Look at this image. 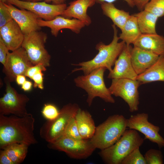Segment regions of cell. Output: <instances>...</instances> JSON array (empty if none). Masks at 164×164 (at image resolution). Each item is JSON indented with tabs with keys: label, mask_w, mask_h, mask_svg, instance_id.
<instances>
[{
	"label": "cell",
	"mask_w": 164,
	"mask_h": 164,
	"mask_svg": "<svg viewBox=\"0 0 164 164\" xmlns=\"http://www.w3.org/2000/svg\"><path fill=\"white\" fill-rule=\"evenodd\" d=\"M101 4L103 14L121 30L131 16L129 12L118 9L113 3L104 2Z\"/></svg>",
	"instance_id": "603a6c76"
},
{
	"label": "cell",
	"mask_w": 164,
	"mask_h": 164,
	"mask_svg": "<svg viewBox=\"0 0 164 164\" xmlns=\"http://www.w3.org/2000/svg\"><path fill=\"white\" fill-rule=\"evenodd\" d=\"M32 86V81L26 80L21 85V89L25 91H28L31 90Z\"/></svg>",
	"instance_id": "f35d334b"
},
{
	"label": "cell",
	"mask_w": 164,
	"mask_h": 164,
	"mask_svg": "<svg viewBox=\"0 0 164 164\" xmlns=\"http://www.w3.org/2000/svg\"><path fill=\"white\" fill-rule=\"evenodd\" d=\"M46 70V67L42 64L33 65L28 69L25 73V76L31 79L33 76L38 71L40 70L44 71Z\"/></svg>",
	"instance_id": "d6a6232c"
},
{
	"label": "cell",
	"mask_w": 164,
	"mask_h": 164,
	"mask_svg": "<svg viewBox=\"0 0 164 164\" xmlns=\"http://www.w3.org/2000/svg\"><path fill=\"white\" fill-rule=\"evenodd\" d=\"M127 128V119L124 116L112 115L96 127L90 141L96 149H104L114 144Z\"/></svg>",
	"instance_id": "3957f363"
},
{
	"label": "cell",
	"mask_w": 164,
	"mask_h": 164,
	"mask_svg": "<svg viewBox=\"0 0 164 164\" xmlns=\"http://www.w3.org/2000/svg\"><path fill=\"white\" fill-rule=\"evenodd\" d=\"M7 0H0V1L3 2H6ZM22 1L34 2V0H22Z\"/></svg>",
	"instance_id": "b9f144b4"
},
{
	"label": "cell",
	"mask_w": 164,
	"mask_h": 164,
	"mask_svg": "<svg viewBox=\"0 0 164 164\" xmlns=\"http://www.w3.org/2000/svg\"><path fill=\"white\" fill-rule=\"evenodd\" d=\"M96 3L95 0H75L71 2L61 15L69 19H75L84 23L86 26L91 23L90 17L87 14L88 8L93 6Z\"/></svg>",
	"instance_id": "e0dca14e"
},
{
	"label": "cell",
	"mask_w": 164,
	"mask_h": 164,
	"mask_svg": "<svg viewBox=\"0 0 164 164\" xmlns=\"http://www.w3.org/2000/svg\"><path fill=\"white\" fill-rule=\"evenodd\" d=\"M41 113L43 116L48 120H53L58 116L60 111L54 104H46L44 105Z\"/></svg>",
	"instance_id": "4dcf8cb0"
},
{
	"label": "cell",
	"mask_w": 164,
	"mask_h": 164,
	"mask_svg": "<svg viewBox=\"0 0 164 164\" xmlns=\"http://www.w3.org/2000/svg\"><path fill=\"white\" fill-rule=\"evenodd\" d=\"M50 149L65 152L70 157L82 159L90 156L96 149L90 139H74L63 136L55 141L48 143Z\"/></svg>",
	"instance_id": "ba28073f"
},
{
	"label": "cell",
	"mask_w": 164,
	"mask_h": 164,
	"mask_svg": "<svg viewBox=\"0 0 164 164\" xmlns=\"http://www.w3.org/2000/svg\"><path fill=\"white\" fill-rule=\"evenodd\" d=\"M13 20L11 14L4 3L0 1V28Z\"/></svg>",
	"instance_id": "1f68e13d"
},
{
	"label": "cell",
	"mask_w": 164,
	"mask_h": 164,
	"mask_svg": "<svg viewBox=\"0 0 164 164\" xmlns=\"http://www.w3.org/2000/svg\"><path fill=\"white\" fill-rule=\"evenodd\" d=\"M33 65L26 51L22 47L11 53L9 52L3 66V71L6 76L4 79L10 82L14 81L17 75H25L28 69Z\"/></svg>",
	"instance_id": "8fae6325"
},
{
	"label": "cell",
	"mask_w": 164,
	"mask_h": 164,
	"mask_svg": "<svg viewBox=\"0 0 164 164\" xmlns=\"http://www.w3.org/2000/svg\"><path fill=\"white\" fill-rule=\"evenodd\" d=\"M24 36L13 19L0 28V38L12 51L21 46Z\"/></svg>",
	"instance_id": "ac0fdd59"
},
{
	"label": "cell",
	"mask_w": 164,
	"mask_h": 164,
	"mask_svg": "<svg viewBox=\"0 0 164 164\" xmlns=\"http://www.w3.org/2000/svg\"><path fill=\"white\" fill-rule=\"evenodd\" d=\"M79 107L76 104L63 106L55 119L47 120L40 128V137L48 143L53 142L62 136L71 118L74 117Z\"/></svg>",
	"instance_id": "8992f818"
},
{
	"label": "cell",
	"mask_w": 164,
	"mask_h": 164,
	"mask_svg": "<svg viewBox=\"0 0 164 164\" xmlns=\"http://www.w3.org/2000/svg\"><path fill=\"white\" fill-rule=\"evenodd\" d=\"M144 10L158 18L164 16V0H150L145 5Z\"/></svg>",
	"instance_id": "4316f807"
},
{
	"label": "cell",
	"mask_w": 164,
	"mask_h": 164,
	"mask_svg": "<svg viewBox=\"0 0 164 164\" xmlns=\"http://www.w3.org/2000/svg\"><path fill=\"white\" fill-rule=\"evenodd\" d=\"M9 2L20 9L30 11L39 18L46 21L52 20L61 15L67 7L64 3L60 5L50 4L44 1L32 2L20 0H8Z\"/></svg>",
	"instance_id": "4fadbf2b"
},
{
	"label": "cell",
	"mask_w": 164,
	"mask_h": 164,
	"mask_svg": "<svg viewBox=\"0 0 164 164\" xmlns=\"http://www.w3.org/2000/svg\"><path fill=\"white\" fill-rule=\"evenodd\" d=\"M133 15L136 18L138 27L142 34L157 33L156 26L158 17L144 10Z\"/></svg>",
	"instance_id": "d4e9b609"
},
{
	"label": "cell",
	"mask_w": 164,
	"mask_h": 164,
	"mask_svg": "<svg viewBox=\"0 0 164 164\" xmlns=\"http://www.w3.org/2000/svg\"><path fill=\"white\" fill-rule=\"evenodd\" d=\"M139 148L135 149L128 155L121 164H146L144 156L140 152Z\"/></svg>",
	"instance_id": "83f0119b"
},
{
	"label": "cell",
	"mask_w": 164,
	"mask_h": 164,
	"mask_svg": "<svg viewBox=\"0 0 164 164\" xmlns=\"http://www.w3.org/2000/svg\"><path fill=\"white\" fill-rule=\"evenodd\" d=\"M130 45L126 44L114 64V67L109 71V79L128 78L135 80L138 76L134 70L131 61Z\"/></svg>",
	"instance_id": "5bb4252c"
},
{
	"label": "cell",
	"mask_w": 164,
	"mask_h": 164,
	"mask_svg": "<svg viewBox=\"0 0 164 164\" xmlns=\"http://www.w3.org/2000/svg\"><path fill=\"white\" fill-rule=\"evenodd\" d=\"M106 69L104 67L98 68L88 74L79 76L74 79L76 86L87 93V101L89 106L91 105L96 97H100L107 102L114 103L115 102L105 84L104 76Z\"/></svg>",
	"instance_id": "5b68a950"
},
{
	"label": "cell",
	"mask_w": 164,
	"mask_h": 164,
	"mask_svg": "<svg viewBox=\"0 0 164 164\" xmlns=\"http://www.w3.org/2000/svg\"><path fill=\"white\" fill-rule=\"evenodd\" d=\"M42 71L40 70L36 73L32 77L31 79L34 81L33 87H38L41 90L44 88L43 84V73Z\"/></svg>",
	"instance_id": "836d02e7"
},
{
	"label": "cell",
	"mask_w": 164,
	"mask_h": 164,
	"mask_svg": "<svg viewBox=\"0 0 164 164\" xmlns=\"http://www.w3.org/2000/svg\"><path fill=\"white\" fill-rule=\"evenodd\" d=\"M35 119L28 113L22 116L0 114V148L13 143L29 146L37 143L34 133Z\"/></svg>",
	"instance_id": "6da1fadb"
},
{
	"label": "cell",
	"mask_w": 164,
	"mask_h": 164,
	"mask_svg": "<svg viewBox=\"0 0 164 164\" xmlns=\"http://www.w3.org/2000/svg\"><path fill=\"white\" fill-rule=\"evenodd\" d=\"M29 145L21 143L10 144L3 149L13 164L22 163L26 158L28 152Z\"/></svg>",
	"instance_id": "484cf974"
},
{
	"label": "cell",
	"mask_w": 164,
	"mask_h": 164,
	"mask_svg": "<svg viewBox=\"0 0 164 164\" xmlns=\"http://www.w3.org/2000/svg\"><path fill=\"white\" fill-rule=\"evenodd\" d=\"M5 93L0 98V114L22 116L28 113L26 107L29 100L26 95L18 93L8 80L4 79Z\"/></svg>",
	"instance_id": "9c48e42d"
},
{
	"label": "cell",
	"mask_w": 164,
	"mask_h": 164,
	"mask_svg": "<svg viewBox=\"0 0 164 164\" xmlns=\"http://www.w3.org/2000/svg\"><path fill=\"white\" fill-rule=\"evenodd\" d=\"M144 140L136 130L126 129L114 144L101 150L100 155L106 164H121L128 155L143 144Z\"/></svg>",
	"instance_id": "277c9868"
},
{
	"label": "cell",
	"mask_w": 164,
	"mask_h": 164,
	"mask_svg": "<svg viewBox=\"0 0 164 164\" xmlns=\"http://www.w3.org/2000/svg\"><path fill=\"white\" fill-rule=\"evenodd\" d=\"M66 0H34V2L43 1L47 3H52L54 5H60L65 3Z\"/></svg>",
	"instance_id": "60d3db41"
},
{
	"label": "cell",
	"mask_w": 164,
	"mask_h": 164,
	"mask_svg": "<svg viewBox=\"0 0 164 164\" xmlns=\"http://www.w3.org/2000/svg\"><path fill=\"white\" fill-rule=\"evenodd\" d=\"M26 76L23 75H19L16 77L15 81L19 85H22L26 80Z\"/></svg>",
	"instance_id": "ab89813d"
},
{
	"label": "cell",
	"mask_w": 164,
	"mask_h": 164,
	"mask_svg": "<svg viewBox=\"0 0 164 164\" xmlns=\"http://www.w3.org/2000/svg\"><path fill=\"white\" fill-rule=\"evenodd\" d=\"M75 118L79 132L82 138L88 139L91 138L96 127L90 113L79 108Z\"/></svg>",
	"instance_id": "44dd1931"
},
{
	"label": "cell",
	"mask_w": 164,
	"mask_h": 164,
	"mask_svg": "<svg viewBox=\"0 0 164 164\" xmlns=\"http://www.w3.org/2000/svg\"><path fill=\"white\" fill-rule=\"evenodd\" d=\"M138 80L128 78L112 79L108 88L112 95L122 98L127 103L130 112L138 109L139 94L138 90L141 85Z\"/></svg>",
	"instance_id": "30bf717a"
},
{
	"label": "cell",
	"mask_w": 164,
	"mask_h": 164,
	"mask_svg": "<svg viewBox=\"0 0 164 164\" xmlns=\"http://www.w3.org/2000/svg\"><path fill=\"white\" fill-rule=\"evenodd\" d=\"M63 136H66L76 139H83L79 132L75 116L70 120Z\"/></svg>",
	"instance_id": "f546056e"
},
{
	"label": "cell",
	"mask_w": 164,
	"mask_h": 164,
	"mask_svg": "<svg viewBox=\"0 0 164 164\" xmlns=\"http://www.w3.org/2000/svg\"><path fill=\"white\" fill-rule=\"evenodd\" d=\"M47 36L41 31H34L24 36L21 46L26 51L33 65H50L51 56L45 47Z\"/></svg>",
	"instance_id": "52a82bcc"
},
{
	"label": "cell",
	"mask_w": 164,
	"mask_h": 164,
	"mask_svg": "<svg viewBox=\"0 0 164 164\" xmlns=\"http://www.w3.org/2000/svg\"><path fill=\"white\" fill-rule=\"evenodd\" d=\"M0 164H13L5 150L1 149L0 151Z\"/></svg>",
	"instance_id": "d590c367"
},
{
	"label": "cell",
	"mask_w": 164,
	"mask_h": 164,
	"mask_svg": "<svg viewBox=\"0 0 164 164\" xmlns=\"http://www.w3.org/2000/svg\"><path fill=\"white\" fill-rule=\"evenodd\" d=\"M3 3L24 35L33 31L40 30L41 27L38 23L39 18L33 13L25 9H18L8 2Z\"/></svg>",
	"instance_id": "9a60e30c"
},
{
	"label": "cell",
	"mask_w": 164,
	"mask_h": 164,
	"mask_svg": "<svg viewBox=\"0 0 164 164\" xmlns=\"http://www.w3.org/2000/svg\"><path fill=\"white\" fill-rule=\"evenodd\" d=\"M9 50L1 38H0V62L4 66Z\"/></svg>",
	"instance_id": "e575fe53"
},
{
	"label": "cell",
	"mask_w": 164,
	"mask_h": 164,
	"mask_svg": "<svg viewBox=\"0 0 164 164\" xmlns=\"http://www.w3.org/2000/svg\"><path fill=\"white\" fill-rule=\"evenodd\" d=\"M96 3H99L101 4V3L106 2L108 3H113V2L117 0H95ZM126 2L128 5L131 7H133L135 6V5L132 1V0H123Z\"/></svg>",
	"instance_id": "74e56055"
},
{
	"label": "cell",
	"mask_w": 164,
	"mask_h": 164,
	"mask_svg": "<svg viewBox=\"0 0 164 164\" xmlns=\"http://www.w3.org/2000/svg\"><path fill=\"white\" fill-rule=\"evenodd\" d=\"M146 164H163V156L162 152L159 150L151 149L144 155Z\"/></svg>",
	"instance_id": "f1b7e54d"
},
{
	"label": "cell",
	"mask_w": 164,
	"mask_h": 164,
	"mask_svg": "<svg viewBox=\"0 0 164 164\" xmlns=\"http://www.w3.org/2000/svg\"><path fill=\"white\" fill-rule=\"evenodd\" d=\"M148 118L149 115L146 113L132 115L127 119V127L141 132L144 135L145 139L156 144L159 148L164 147V138L159 133V127L150 122Z\"/></svg>",
	"instance_id": "7c38bea8"
},
{
	"label": "cell",
	"mask_w": 164,
	"mask_h": 164,
	"mask_svg": "<svg viewBox=\"0 0 164 164\" xmlns=\"http://www.w3.org/2000/svg\"><path fill=\"white\" fill-rule=\"evenodd\" d=\"M150 0H132L135 6L140 11L144 9L145 6Z\"/></svg>",
	"instance_id": "8d00e7d4"
},
{
	"label": "cell",
	"mask_w": 164,
	"mask_h": 164,
	"mask_svg": "<svg viewBox=\"0 0 164 164\" xmlns=\"http://www.w3.org/2000/svg\"><path fill=\"white\" fill-rule=\"evenodd\" d=\"M121 30L119 39L127 45H133L142 34L133 14L131 15Z\"/></svg>",
	"instance_id": "cb8c5ba5"
},
{
	"label": "cell",
	"mask_w": 164,
	"mask_h": 164,
	"mask_svg": "<svg viewBox=\"0 0 164 164\" xmlns=\"http://www.w3.org/2000/svg\"><path fill=\"white\" fill-rule=\"evenodd\" d=\"M130 55L132 66L138 75L150 67L159 56L154 53L135 46L132 47Z\"/></svg>",
	"instance_id": "d6986e66"
},
{
	"label": "cell",
	"mask_w": 164,
	"mask_h": 164,
	"mask_svg": "<svg viewBox=\"0 0 164 164\" xmlns=\"http://www.w3.org/2000/svg\"><path fill=\"white\" fill-rule=\"evenodd\" d=\"M38 23L41 27H47L50 28L52 35L55 37H57L59 31L63 29H68L75 33L78 34L86 26L84 22L79 20L65 18L61 15L57 16L50 21L39 18Z\"/></svg>",
	"instance_id": "2e32d148"
},
{
	"label": "cell",
	"mask_w": 164,
	"mask_h": 164,
	"mask_svg": "<svg viewBox=\"0 0 164 164\" xmlns=\"http://www.w3.org/2000/svg\"><path fill=\"white\" fill-rule=\"evenodd\" d=\"M133 45L159 56L164 55V37L157 33L142 34Z\"/></svg>",
	"instance_id": "ffe728a7"
},
{
	"label": "cell",
	"mask_w": 164,
	"mask_h": 164,
	"mask_svg": "<svg viewBox=\"0 0 164 164\" xmlns=\"http://www.w3.org/2000/svg\"><path fill=\"white\" fill-rule=\"evenodd\" d=\"M113 30V36L112 41L106 45L102 42L98 43L95 48L98 53L92 60L79 63L74 65L79 66V68L73 70L72 72L82 71L84 75H87L93 70L100 67H104L110 71L112 67L122 51L125 43L123 41L119 42L118 29L114 24L112 25Z\"/></svg>",
	"instance_id": "7a4b0ae2"
},
{
	"label": "cell",
	"mask_w": 164,
	"mask_h": 164,
	"mask_svg": "<svg viewBox=\"0 0 164 164\" xmlns=\"http://www.w3.org/2000/svg\"><path fill=\"white\" fill-rule=\"evenodd\" d=\"M136 80L141 84L157 81L164 82V55L159 56L156 62L138 75Z\"/></svg>",
	"instance_id": "7402d4cb"
}]
</instances>
